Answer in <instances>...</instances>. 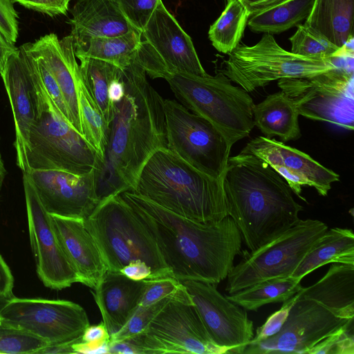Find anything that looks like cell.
Returning <instances> with one entry per match:
<instances>
[{"instance_id": "1", "label": "cell", "mask_w": 354, "mask_h": 354, "mask_svg": "<svg viewBox=\"0 0 354 354\" xmlns=\"http://www.w3.org/2000/svg\"><path fill=\"white\" fill-rule=\"evenodd\" d=\"M125 93L113 104L104 156L95 169L100 201L133 189L151 154L167 148L164 99L135 58L122 69Z\"/></svg>"}, {"instance_id": "2", "label": "cell", "mask_w": 354, "mask_h": 354, "mask_svg": "<svg viewBox=\"0 0 354 354\" xmlns=\"http://www.w3.org/2000/svg\"><path fill=\"white\" fill-rule=\"evenodd\" d=\"M120 195L150 232L173 277L216 285L227 278L242 245L241 233L230 216L201 223L132 191Z\"/></svg>"}, {"instance_id": "3", "label": "cell", "mask_w": 354, "mask_h": 354, "mask_svg": "<svg viewBox=\"0 0 354 354\" xmlns=\"http://www.w3.org/2000/svg\"><path fill=\"white\" fill-rule=\"evenodd\" d=\"M227 215L249 251L293 226L303 207L286 181L267 162L251 153L229 157L222 176Z\"/></svg>"}, {"instance_id": "4", "label": "cell", "mask_w": 354, "mask_h": 354, "mask_svg": "<svg viewBox=\"0 0 354 354\" xmlns=\"http://www.w3.org/2000/svg\"><path fill=\"white\" fill-rule=\"evenodd\" d=\"M131 191L194 221L213 223L228 216L222 178L200 171L167 148L151 154Z\"/></svg>"}, {"instance_id": "5", "label": "cell", "mask_w": 354, "mask_h": 354, "mask_svg": "<svg viewBox=\"0 0 354 354\" xmlns=\"http://www.w3.org/2000/svg\"><path fill=\"white\" fill-rule=\"evenodd\" d=\"M23 56L31 77L35 113L26 171L55 169L85 174L95 169L99 163L96 150L60 112L36 71Z\"/></svg>"}, {"instance_id": "6", "label": "cell", "mask_w": 354, "mask_h": 354, "mask_svg": "<svg viewBox=\"0 0 354 354\" xmlns=\"http://www.w3.org/2000/svg\"><path fill=\"white\" fill-rule=\"evenodd\" d=\"M84 223L107 270L120 272L130 263L141 261L150 267L153 279L172 277L150 232L120 194L101 200Z\"/></svg>"}, {"instance_id": "7", "label": "cell", "mask_w": 354, "mask_h": 354, "mask_svg": "<svg viewBox=\"0 0 354 354\" xmlns=\"http://www.w3.org/2000/svg\"><path fill=\"white\" fill-rule=\"evenodd\" d=\"M165 80L180 104L212 123L232 145L254 128L252 98L222 72L214 76L176 73Z\"/></svg>"}, {"instance_id": "8", "label": "cell", "mask_w": 354, "mask_h": 354, "mask_svg": "<svg viewBox=\"0 0 354 354\" xmlns=\"http://www.w3.org/2000/svg\"><path fill=\"white\" fill-rule=\"evenodd\" d=\"M224 62L222 72L231 82L252 92L283 78L315 75L336 68L344 55L305 57L280 47L272 35L264 33L252 46L238 44Z\"/></svg>"}, {"instance_id": "9", "label": "cell", "mask_w": 354, "mask_h": 354, "mask_svg": "<svg viewBox=\"0 0 354 354\" xmlns=\"http://www.w3.org/2000/svg\"><path fill=\"white\" fill-rule=\"evenodd\" d=\"M328 226L315 219H299L288 230L254 251L243 250L233 266L225 290L232 294L257 283L292 276L306 254Z\"/></svg>"}, {"instance_id": "10", "label": "cell", "mask_w": 354, "mask_h": 354, "mask_svg": "<svg viewBox=\"0 0 354 354\" xmlns=\"http://www.w3.org/2000/svg\"><path fill=\"white\" fill-rule=\"evenodd\" d=\"M277 85L292 100L299 115L353 130V55L343 56L335 68L308 77L281 79Z\"/></svg>"}, {"instance_id": "11", "label": "cell", "mask_w": 354, "mask_h": 354, "mask_svg": "<svg viewBox=\"0 0 354 354\" xmlns=\"http://www.w3.org/2000/svg\"><path fill=\"white\" fill-rule=\"evenodd\" d=\"M167 149L200 171L221 178L232 145L209 121L172 100L163 102Z\"/></svg>"}, {"instance_id": "12", "label": "cell", "mask_w": 354, "mask_h": 354, "mask_svg": "<svg viewBox=\"0 0 354 354\" xmlns=\"http://www.w3.org/2000/svg\"><path fill=\"white\" fill-rule=\"evenodd\" d=\"M136 59L151 78L176 73L204 76L207 73L198 57L191 37L161 0L141 33Z\"/></svg>"}, {"instance_id": "13", "label": "cell", "mask_w": 354, "mask_h": 354, "mask_svg": "<svg viewBox=\"0 0 354 354\" xmlns=\"http://www.w3.org/2000/svg\"><path fill=\"white\" fill-rule=\"evenodd\" d=\"M146 354H223L208 334L187 290L172 297L143 333Z\"/></svg>"}, {"instance_id": "14", "label": "cell", "mask_w": 354, "mask_h": 354, "mask_svg": "<svg viewBox=\"0 0 354 354\" xmlns=\"http://www.w3.org/2000/svg\"><path fill=\"white\" fill-rule=\"evenodd\" d=\"M0 317L48 344L75 341L90 325L80 305L62 299L12 297L0 307Z\"/></svg>"}, {"instance_id": "15", "label": "cell", "mask_w": 354, "mask_h": 354, "mask_svg": "<svg viewBox=\"0 0 354 354\" xmlns=\"http://www.w3.org/2000/svg\"><path fill=\"white\" fill-rule=\"evenodd\" d=\"M351 319L338 317L316 301L299 298L296 294V300L280 330L259 343L248 344L243 354H308L313 346Z\"/></svg>"}, {"instance_id": "16", "label": "cell", "mask_w": 354, "mask_h": 354, "mask_svg": "<svg viewBox=\"0 0 354 354\" xmlns=\"http://www.w3.org/2000/svg\"><path fill=\"white\" fill-rule=\"evenodd\" d=\"M213 342L227 354H243L254 337L253 322L240 306L223 295L216 284L182 280Z\"/></svg>"}, {"instance_id": "17", "label": "cell", "mask_w": 354, "mask_h": 354, "mask_svg": "<svg viewBox=\"0 0 354 354\" xmlns=\"http://www.w3.org/2000/svg\"><path fill=\"white\" fill-rule=\"evenodd\" d=\"M23 185L37 275L48 288L62 290L70 287L79 282V279L57 239L51 215L42 205L31 179L24 172Z\"/></svg>"}, {"instance_id": "18", "label": "cell", "mask_w": 354, "mask_h": 354, "mask_svg": "<svg viewBox=\"0 0 354 354\" xmlns=\"http://www.w3.org/2000/svg\"><path fill=\"white\" fill-rule=\"evenodd\" d=\"M241 153L255 155L267 162L304 201L306 200L301 196L303 186L313 187L320 196H326L332 183L339 180V174L308 154L273 138H254Z\"/></svg>"}, {"instance_id": "19", "label": "cell", "mask_w": 354, "mask_h": 354, "mask_svg": "<svg viewBox=\"0 0 354 354\" xmlns=\"http://www.w3.org/2000/svg\"><path fill=\"white\" fill-rule=\"evenodd\" d=\"M24 173L50 215L85 219L100 202L95 169L85 174L55 169H28Z\"/></svg>"}, {"instance_id": "20", "label": "cell", "mask_w": 354, "mask_h": 354, "mask_svg": "<svg viewBox=\"0 0 354 354\" xmlns=\"http://www.w3.org/2000/svg\"><path fill=\"white\" fill-rule=\"evenodd\" d=\"M23 46L38 57L53 75L66 102L71 124L82 135L77 93V82L82 73L75 59L72 36L59 39L55 33H50Z\"/></svg>"}, {"instance_id": "21", "label": "cell", "mask_w": 354, "mask_h": 354, "mask_svg": "<svg viewBox=\"0 0 354 354\" xmlns=\"http://www.w3.org/2000/svg\"><path fill=\"white\" fill-rule=\"evenodd\" d=\"M1 77L14 118L17 165L25 172L28 139L35 113L31 77L19 48L9 57Z\"/></svg>"}, {"instance_id": "22", "label": "cell", "mask_w": 354, "mask_h": 354, "mask_svg": "<svg viewBox=\"0 0 354 354\" xmlns=\"http://www.w3.org/2000/svg\"><path fill=\"white\" fill-rule=\"evenodd\" d=\"M57 239L81 283L94 288L107 270L84 219L51 215Z\"/></svg>"}, {"instance_id": "23", "label": "cell", "mask_w": 354, "mask_h": 354, "mask_svg": "<svg viewBox=\"0 0 354 354\" xmlns=\"http://www.w3.org/2000/svg\"><path fill=\"white\" fill-rule=\"evenodd\" d=\"M146 280L131 279L121 272L106 270L93 295L110 335L127 322L138 307Z\"/></svg>"}, {"instance_id": "24", "label": "cell", "mask_w": 354, "mask_h": 354, "mask_svg": "<svg viewBox=\"0 0 354 354\" xmlns=\"http://www.w3.org/2000/svg\"><path fill=\"white\" fill-rule=\"evenodd\" d=\"M73 46L91 39L124 35L135 29L113 0H77L71 10Z\"/></svg>"}, {"instance_id": "25", "label": "cell", "mask_w": 354, "mask_h": 354, "mask_svg": "<svg viewBox=\"0 0 354 354\" xmlns=\"http://www.w3.org/2000/svg\"><path fill=\"white\" fill-rule=\"evenodd\" d=\"M297 296L316 301L338 317L353 319L354 264L333 263L319 280L302 287Z\"/></svg>"}, {"instance_id": "26", "label": "cell", "mask_w": 354, "mask_h": 354, "mask_svg": "<svg viewBox=\"0 0 354 354\" xmlns=\"http://www.w3.org/2000/svg\"><path fill=\"white\" fill-rule=\"evenodd\" d=\"M354 0H315L304 25L337 48L353 40Z\"/></svg>"}, {"instance_id": "27", "label": "cell", "mask_w": 354, "mask_h": 354, "mask_svg": "<svg viewBox=\"0 0 354 354\" xmlns=\"http://www.w3.org/2000/svg\"><path fill=\"white\" fill-rule=\"evenodd\" d=\"M253 120L264 137L277 136L282 142L301 136L299 113L295 104L282 91L269 95L253 106Z\"/></svg>"}, {"instance_id": "28", "label": "cell", "mask_w": 354, "mask_h": 354, "mask_svg": "<svg viewBox=\"0 0 354 354\" xmlns=\"http://www.w3.org/2000/svg\"><path fill=\"white\" fill-rule=\"evenodd\" d=\"M354 264V234L348 228L328 229L297 267L292 276L304 277L328 263Z\"/></svg>"}, {"instance_id": "29", "label": "cell", "mask_w": 354, "mask_h": 354, "mask_svg": "<svg viewBox=\"0 0 354 354\" xmlns=\"http://www.w3.org/2000/svg\"><path fill=\"white\" fill-rule=\"evenodd\" d=\"M141 42V33L133 29L122 35L94 38L73 46L77 57L101 59L123 69L134 60Z\"/></svg>"}, {"instance_id": "30", "label": "cell", "mask_w": 354, "mask_h": 354, "mask_svg": "<svg viewBox=\"0 0 354 354\" xmlns=\"http://www.w3.org/2000/svg\"><path fill=\"white\" fill-rule=\"evenodd\" d=\"M301 279L293 277L274 278L226 295L245 310L256 311L260 307L275 302H283L299 292Z\"/></svg>"}, {"instance_id": "31", "label": "cell", "mask_w": 354, "mask_h": 354, "mask_svg": "<svg viewBox=\"0 0 354 354\" xmlns=\"http://www.w3.org/2000/svg\"><path fill=\"white\" fill-rule=\"evenodd\" d=\"M315 0H290L250 15L247 24L254 32L279 34L309 16Z\"/></svg>"}, {"instance_id": "32", "label": "cell", "mask_w": 354, "mask_h": 354, "mask_svg": "<svg viewBox=\"0 0 354 354\" xmlns=\"http://www.w3.org/2000/svg\"><path fill=\"white\" fill-rule=\"evenodd\" d=\"M77 58L84 83L109 123L113 108L109 97V88L113 80L120 77L122 69L101 59L83 56Z\"/></svg>"}, {"instance_id": "33", "label": "cell", "mask_w": 354, "mask_h": 354, "mask_svg": "<svg viewBox=\"0 0 354 354\" xmlns=\"http://www.w3.org/2000/svg\"><path fill=\"white\" fill-rule=\"evenodd\" d=\"M249 12L240 0H228L225 8L210 26L209 39L218 51L230 54L239 44Z\"/></svg>"}, {"instance_id": "34", "label": "cell", "mask_w": 354, "mask_h": 354, "mask_svg": "<svg viewBox=\"0 0 354 354\" xmlns=\"http://www.w3.org/2000/svg\"><path fill=\"white\" fill-rule=\"evenodd\" d=\"M77 93L82 135L96 150L99 157V165L104 156L108 123L100 107L91 97L82 75L77 82Z\"/></svg>"}, {"instance_id": "35", "label": "cell", "mask_w": 354, "mask_h": 354, "mask_svg": "<svg viewBox=\"0 0 354 354\" xmlns=\"http://www.w3.org/2000/svg\"><path fill=\"white\" fill-rule=\"evenodd\" d=\"M297 26V31L289 38L291 43L290 52L295 55L305 57L330 58L344 54H353L337 48L304 24Z\"/></svg>"}, {"instance_id": "36", "label": "cell", "mask_w": 354, "mask_h": 354, "mask_svg": "<svg viewBox=\"0 0 354 354\" xmlns=\"http://www.w3.org/2000/svg\"><path fill=\"white\" fill-rule=\"evenodd\" d=\"M47 344L43 339L0 317V353H37Z\"/></svg>"}, {"instance_id": "37", "label": "cell", "mask_w": 354, "mask_h": 354, "mask_svg": "<svg viewBox=\"0 0 354 354\" xmlns=\"http://www.w3.org/2000/svg\"><path fill=\"white\" fill-rule=\"evenodd\" d=\"M172 297L165 298L149 306L138 305L124 326L110 335V342H118L143 333L153 317Z\"/></svg>"}, {"instance_id": "38", "label": "cell", "mask_w": 354, "mask_h": 354, "mask_svg": "<svg viewBox=\"0 0 354 354\" xmlns=\"http://www.w3.org/2000/svg\"><path fill=\"white\" fill-rule=\"evenodd\" d=\"M353 321L322 340L308 354H354Z\"/></svg>"}, {"instance_id": "39", "label": "cell", "mask_w": 354, "mask_h": 354, "mask_svg": "<svg viewBox=\"0 0 354 354\" xmlns=\"http://www.w3.org/2000/svg\"><path fill=\"white\" fill-rule=\"evenodd\" d=\"M146 280V286L138 305L149 306L165 298L186 290L181 281L173 277H162Z\"/></svg>"}, {"instance_id": "40", "label": "cell", "mask_w": 354, "mask_h": 354, "mask_svg": "<svg viewBox=\"0 0 354 354\" xmlns=\"http://www.w3.org/2000/svg\"><path fill=\"white\" fill-rule=\"evenodd\" d=\"M130 25L143 31L161 0H113Z\"/></svg>"}, {"instance_id": "41", "label": "cell", "mask_w": 354, "mask_h": 354, "mask_svg": "<svg viewBox=\"0 0 354 354\" xmlns=\"http://www.w3.org/2000/svg\"><path fill=\"white\" fill-rule=\"evenodd\" d=\"M295 300L296 295L283 301L280 309L272 313L262 326L257 328L256 333L249 344L259 343L277 334L284 324Z\"/></svg>"}, {"instance_id": "42", "label": "cell", "mask_w": 354, "mask_h": 354, "mask_svg": "<svg viewBox=\"0 0 354 354\" xmlns=\"http://www.w3.org/2000/svg\"><path fill=\"white\" fill-rule=\"evenodd\" d=\"M18 15L10 0H0V31L12 43L17 40Z\"/></svg>"}, {"instance_id": "43", "label": "cell", "mask_w": 354, "mask_h": 354, "mask_svg": "<svg viewBox=\"0 0 354 354\" xmlns=\"http://www.w3.org/2000/svg\"><path fill=\"white\" fill-rule=\"evenodd\" d=\"M24 7L50 17L66 15L70 0H10Z\"/></svg>"}, {"instance_id": "44", "label": "cell", "mask_w": 354, "mask_h": 354, "mask_svg": "<svg viewBox=\"0 0 354 354\" xmlns=\"http://www.w3.org/2000/svg\"><path fill=\"white\" fill-rule=\"evenodd\" d=\"M108 353L146 354L142 335L139 334L118 342L109 341Z\"/></svg>"}, {"instance_id": "45", "label": "cell", "mask_w": 354, "mask_h": 354, "mask_svg": "<svg viewBox=\"0 0 354 354\" xmlns=\"http://www.w3.org/2000/svg\"><path fill=\"white\" fill-rule=\"evenodd\" d=\"M14 279L11 270L0 254V298L12 297Z\"/></svg>"}, {"instance_id": "46", "label": "cell", "mask_w": 354, "mask_h": 354, "mask_svg": "<svg viewBox=\"0 0 354 354\" xmlns=\"http://www.w3.org/2000/svg\"><path fill=\"white\" fill-rule=\"evenodd\" d=\"M120 272L127 277L133 280L153 279V274L150 267L141 261L130 263L124 267Z\"/></svg>"}, {"instance_id": "47", "label": "cell", "mask_w": 354, "mask_h": 354, "mask_svg": "<svg viewBox=\"0 0 354 354\" xmlns=\"http://www.w3.org/2000/svg\"><path fill=\"white\" fill-rule=\"evenodd\" d=\"M247 8L250 16L265 11L290 0H240Z\"/></svg>"}, {"instance_id": "48", "label": "cell", "mask_w": 354, "mask_h": 354, "mask_svg": "<svg viewBox=\"0 0 354 354\" xmlns=\"http://www.w3.org/2000/svg\"><path fill=\"white\" fill-rule=\"evenodd\" d=\"M18 48H16L14 43L8 40L0 31V75L2 76L7 64V62L12 54Z\"/></svg>"}, {"instance_id": "49", "label": "cell", "mask_w": 354, "mask_h": 354, "mask_svg": "<svg viewBox=\"0 0 354 354\" xmlns=\"http://www.w3.org/2000/svg\"><path fill=\"white\" fill-rule=\"evenodd\" d=\"M82 337V336H81ZM81 338V337H80ZM78 339L60 344H48L46 346L40 349L37 353L38 354H57V353H74L72 344L79 340Z\"/></svg>"}, {"instance_id": "50", "label": "cell", "mask_w": 354, "mask_h": 354, "mask_svg": "<svg viewBox=\"0 0 354 354\" xmlns=\"http://www.w3.org/2000/svg\"><path fill=\"white\" fill-rule=\"evenodd\" d=\"M121 76L113 80L109 86V97L112 104L120 102L125 93L124 84Z\"/></svg>"}, {"instance_id": "51", "label": "cell", "mask_w": 354, "mask_h": 354, "mask_svg": "<svg viewBox=\"0 0 354 354\" xmlns=\"http://www.w3.org/2000/svg\"><path fill=\"white\" fill-rule=\"evenodd\" d=\"M6 174V168L4 166V163L2 159L1 153L0 152V189L1 188L3 180L5 178Z\"/></svg>"}, {"instance_id": "52", "label": "cell", "mask_w": 354, "mask_h": 354, "mask_svg": "<svg viewBox=\"0 0 354 354\" xmlns=\"http://www.w3.org/2000/svg\"><path fill=\"white\" fill-rule=\"evenodd\" d=\"M3 303H4V302H3V303L0 304V307L1 306V305H2Z\"/></svg>"}, {"instance_id": "53", "label": "cell", "mask_w": 354, "mask_h": 354, "mask_svg": "<svg viewBox=\"0 0 354 354\" xmlns=\"http://www.w3.org/2000/svg\"><path fill=\"white\" fill-rule=\"evenodd\" d=\"M227 1H228V0H227Z\"/></svg>"}, {"instance_id": "54", "label": "cell", "mask_w": 354, "mask_h": 354, "mask_svg": "<svg viewBox=\"0 0 354 354\" xmlns=\"http://www.w3.org/2000/svg\"><path fill=\"white\" fill-rule=\"evenodd\" d=\"M71 1V0H70Z\"/></svg>"}]
</instances>
